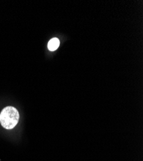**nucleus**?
<instances>
[{
    "mask_svg": "<svg viewBox=\"0 0 143 161\" xmlns=\"http://www.w3.org/2000/svg\"><path fill=\"white\" fill-rule=\"evenodd\" d=\"M59 45H60L59 39L56 37H54L49 40V42H48V48L50 51H55L59 48Z\"/></svg>",
    "mask_w": 143,
    "mask_h": 161,
    "instance_id": "f03ea898",
    "label": "nucleus"
},
{
    "mask_svg": "<svg viewBox=\"0 0 143 161\" xmlns=\"http://www.w3.org/2000/svg\"><path fill=\"white\" fill-rule=\"evenodd\" d=\"M19 119L18 111L12 106H7L0 114V123L3 128L7 130L14 128Z\"/></svg>",
    "mask_w": 143,
    "mask_h": 161,
    "instance_id": "f257e3e1",
    "label": "nucleus"
}]
</instances>
